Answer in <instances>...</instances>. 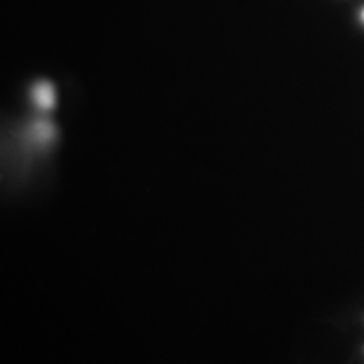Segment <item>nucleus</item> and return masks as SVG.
Instances as JSON below:
<instances>
[{
    "label": "nucleus",
    "instance_id": "nucleus-1",
    "mask_svg": "<svg viewBox=\"0 0 364 364\" xmlns=\"http://www.w3.org/2000/svg\"><path fill=\"white\" fill-rule=\"evenodd\" d=\"M34 103L38 105L43 110H51L56 102V95H54V88L51 83H38L33 90Z\"/></svg>",
    "mask_w": 364,
    "mask_h": 364
},
{
    "label": "nucleus",
    "instance_id": "nucleus-2",
    "mask_svg": "<svg viewBox=\"0 0 364 364\" xmlns=\"http://www.w3.org/2000/svg\"><path fill=\"white\" fill-rule=\"evenodd\" d=\"M363 17H364V14H363Z\"/></svg>",
    "mask_w": 364,
    "mask_h": 364
}]
</instances>
